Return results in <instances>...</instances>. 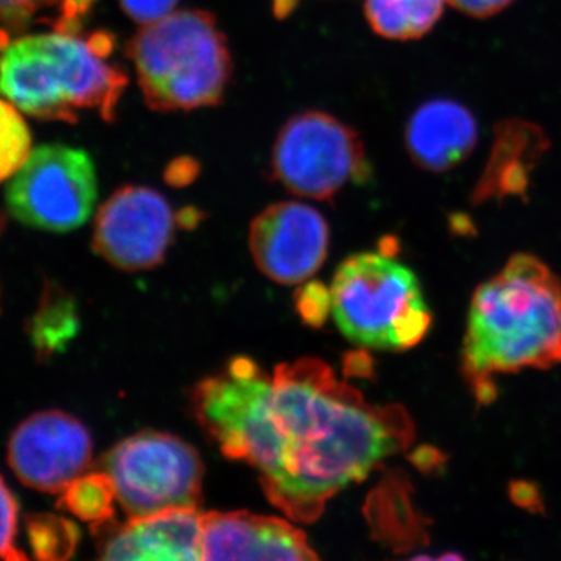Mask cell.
I'll return each mask as SVG.
<instances>
[{"instance_id":"1","label":"cell","mask_w":561,"mask_h":561,"mask_svg":"<svg viewBox=\"0 0 561 561\" xmlns=\"http://www.w3.org/2000/svg\"><path fill=\"white\" fill-rule=\"evenodd\" d=\"M192 404L224 456L251 465L268 501L302 524L413 438L404 409L370 404L312 357L272 376L238 357L198 383Z\"/></svg>"},{"instance_id":"2","label":"cell","mask_w":561,"mask_h":561,"mask_svg":"<svg viewBox=\"0 0 561 561\" xmlns=\"http://www.w3.org/2000/svg\"><path fill=\"white\" fill-rule=\"evenodd\" d=\"M561 365V279L518 253L478 287L468 313L463 371L482 400L491 376Z\"/></svg>"},{"instance_id":"3","label":"cell","mask_w":561,"mask_h":561,"mask_svg":"<svg viewBox=\"0 0 561 561\" xmlns=\"http://www.w3.org/2000/svg\"><path fill=\"white\" fill-rule=\"evenodd\" d=\"M111 50L113 39L103 33L24 36L0 54V94L39 119L76 124L80 111L95 110L113 122L128 80L108 62Z\"/></svg>"},{"instance_id":"4","label":"cell","mask_w":561,"mask_h":561,"mask_svg":"<svg viewBox=\"0 0 561 561\" xmlns=\"http://www.w3.org/2000/svg\"><path fill=\"white\" fill-rule=\"evenodd\" d=\"M127 57L147 105L160 113L217 105L231 79L227 38L208 11H176L144 25Z\"/></svg>"},{"instance_id":"5","label":"cell","mask_w":561,"mask_h":561,"mask_svg":"<svg viewBox=\"0 0 561 561\" xmlns=\"http://www.w3.org/2000/svg\"><path fill=\"white\" fill-rule=\"evenodd\" d=\"M331 312L348 341L376 350H411L430 331L432 313L411 268L389 253L353 254L331 286Z\"/></svg>"},{"instance_id":"6","label":"cell","mask_w":561,"mask_h":561,"mask_svg":"<svg viewBox=\"0 0 561 561\" xmlns=\"http://www.w3.org/2000/svg\"><path fill=\"white\" fill-rule=\"evenodd\" d=\"M103 467L130 518L201 504L205 472L201 456L173 435L139 432L114 446Z\"/></svg>"},{"instance_id":"7","label":"cell","mask_w":561,"mask_h":561,"mask_svg":"<svg viewBox=\"0 0 561 561\" xmlns=\"http://www.w3.org/2000/svg\"><path fill=\"white\" fill-rule=\"evenodd\" d=\"M272 175L291 194L330 201L350 181L368 175L364 142L331 114L305 111L280 128Z\"/></svg>"},{"instance_id":"8","label":"cell","mask_w":561,"mask_h":561,"mask_svg":"<svg viewBox=\"0 0 561 561\" xmlns=\"http://www.w3.org/2000/svg\"><path fill=\"white\" fill-rule=\"evenodd\" d=\"M98 201L90 154L61 144L32 150L7 187L11 216L27 227L51 232L77 230Z\"/></svg>"},{"instance_id":"9","label":"cell","mask_w":561,"mask_h":561,"mask_svg":"<svg viewBox=\"0 0 561 561\" xmlns=\"http://www.w3.org/2000/svg\"><path fill=\"white\" fill-rule=\"evenodd\" d=\"M175 227L164 195L150 187L124 186L99 209L92 247L121 271H149L164 261Z\"/></svg>"},{"instance_id":"10","label":"cell","mask_w":561,"mask_h":561,"mask_svg":"<svg viewBox=\"0 0 561 561\" xmlns=\"http://www.w3.org/2000/svg\"><path fill=\"white\" fill-rule=\"evenodd\" d=\"M92 440L79 420L60 411L22 421L9 442V463L24 485L62 491L90 467Z\"/></svg>"},{"instance_id":"11","label":"cell","mask_w":561,"mask_h":561,"mask_svg":"<svg viewBox=\"0 0 561 561\" xmlns=\"http://www.w3.org/2000/svg\"><path fill=\"white\" fill-rule=\"evenodd\" d=\"M249 242L251 256L265 276L295 286L311 278L327 260L330 227L312 206L276 203L251 221Z\"/></svg>"},{"instance_id":"12","label":"cell","mask_w":561,"mask_h":561,"mask_svg":"<svg viewBox=\"0 0 561 561\" xmlns=\"http://www.w3.org/2000/svg\"><path fill=\"white\" fill-rule=\"evenodd\" d=\"M202 515L198 508H175L130 518L122 526L94 524L102 560H202Z\"/></svg>"},{"instance_id":"13","label":"cell","mask_w":561,"mask_h":561,"mask_svg":"<svg viewBox=\"0 0 561 561\" xmlns=\"http://www.w3.org/2000/svg\"><path fill=\"white\" fill-rule=\"evenodd\" d=\"M202 560H317L298 527L249 512L202 515Z\"/></svg>"},{"instance_id":"14","label":"cell","mask_w":561,"mask_h":561,"mask_svg":"<svg viewBox=\"0 0 561 561\" xmlns=\"http://www.w3.org/2000/svg\"><path fill=\"white\" fill-rule=\"evenodd\" d=\"M405 147L424 171L443 173L461 164L478 146L474 114L453 99H434L415 110L404 133Z\"/></svg>"},{"instance_id":"15","label":"cell","mask_w":561,"mask_h":561,"mask_svg":"<svg viewBox=\"0 0 561 561\" xmlns=\"http://www.w3.org/2000/svg\"><path fill=\"white\" fill-rule=\"evenodd\" d=\"M551 147L540 127L524 119H507L494 128L489 160L476 183L472 202L524 197L531 172Z\"/></svg>"},{"instance_id":"16","label":"cell","mask_w":561,"mask_h":561,"mask_svg":"<svg viewBox=\"0 0 561 561\" xmlns=\"http://www.w3.org/2000/svg\"><path fill=\"white\" fill-rule=\"evenodd\" d=\"M446 0H365L373 32L386 39L423 38L437 24Z\"/></svg>"},{"instance_id":"17","label":"cell","mask_w":561,"mask_h":561,"mask_svg":"<svg viewBox=\"0 0 561 561\" xmlns=\"http://www.w3.org/2000/svg\"><path fill=\"white\" fill-rule=\"evenodd\" d=\"M76 301L60 287L47 284L41 297L38 312L31 323L33 345L41 359L54 356L79 332Z\"/></svg>"},{"instance_id":"18","label":"cell","mask_w":561,"mask_h":561,"mask_svg":"<svg viewBox=\"0 0 561 561\" xmlns=\"http://www.w3.org/2000/svg\"><path fill=\"white\" fill-rule=\"evenodd\" d=\"M116 489L108 472L81 474L62 490L61 511L72 513L84 523L101 524L114 516Z\"/></svg>"},{"instance_id":"19","label":"cell","mask_w":561,"mask_h":561,"mask_svg":"<svg viewBox=\"0 0 561 561\" xmlns=\"http://www.w3.org/2000/svg\"><path fill=\"white\" fill-rule=\"evenodd\" d=\"M27 535L36 559L44 561L70 559L80 541L79 527L54 513L27 516Z\"/></svg>"},{"instance_id":"20","label":"cell","mask_w":561,"mask_h":561,"mask_svg":"<svg viewBox=\"0 0 561 561\" xmlns=\"http://www.w3.org/2000/svg\"><path fill=\"white\" fill-rule=\"evenodd\" d=\"M31 147V131L16 106L0 99V183L20 171Z\"/></svg>"},{"instance_id":"21","label":"cell","mask_w":561,"mask_h":561,"mask_svg":"<svg viewBox=\"0 0 561 561\" xmlns=\"http://www.w3.org/2000/svg\"><path fill=\"white\" fill-rule=\"evenodd\" d=\"M18 515L20 507L16 497L0 476V559H25L24 553L16 548Z\"/></svg>"},{"instance_id":"22","label":"cell","mask_w":561,"mask_h":561,"mask_svg":"<svg viewBox=\"0 0 561 561\" xmlns=\"http://www.w3.org/2000/svg\"><path fill=\"white\" fill-rule=\"evenodd\" d=\"M297 311L306 324L319 328L328 319L331 312V290L327 289L321 283L306 284L295 294Z\"/></svg>"},{"instance_id":"23","label":"cell","mask_w":561,"mask_h":561,"mask_svg":"<svg viewBox=\"0 0 561 561\" xmlns=\"http://www.w3.org/2000/svg\"><path fill=\"white\" fill-rule=\"evenodd\" d=\"M179 2L180 0H121V5L133 21L147 25L169 16Z\"/></svg>"},{"instance_id":"24","label":"cell","mask_w":561,"mask_h":561,"mask_svg":"<svg viewBox=\"0 0 561 561\" xmlns=\"http://www.w3.org/2000/svg\"><path fill=\"white\" fill-rule=\"evenodd\" d=\"M66 5L68 0H0V22L3 24H21L31 20L39 11L50 7Z\"/></svg>"},{"instance_id":"25","label":"cell","mask_w":561,"mask_h":561,"mask_svg":"<svg viewBox=\"0 0 561 561\" xmlns=\"http://www.w3.org/2000/svg\"><path fill=\"white\" fill-rule=\"evenodd\" d=\"M454 9L472 18H490L507 9L513 0H448Z\"/></svg>"}]
</instances>
